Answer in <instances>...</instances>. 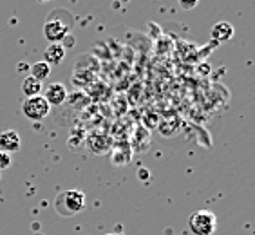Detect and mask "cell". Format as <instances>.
<instances>
[{"instance_id": "15", "label": "cell", "mask_w": 255, "mask_h": 235, "mask_svg": "<svg viewBox=\"0 0 255 235\" xmlns=\"http://www.w3.org/2000/svg\"><path fill=\"white\" fill-rule=\"evenodd\" d=\"M148 177H150V172H148V168H139V170H137V179L147 181Z\"/></svg>"}, {"instance_id": "3", "label": "cell", "mask_w": 255, "mask_h": 235, "mask_svg": "<svg viewBox=\"0 0 255 235\" xmlns=\"http://www.w3.org/2000/svg\"><path fill=\"white\" fill-rule=\"evenodd\" d=\"M71 27H73V20L71 18L64 20L49 15V18L45 20L44 24V36L49 44H60L71 33Z\"/></svg>"}, {"instance_id": "11", "label": "cell", "mask_w": 255, "mask_h": 235, "mask_svg": "<svg viewBox=\"0 0 255 235\" xmlns=\"http://www.w3.org/2000/svg\"><path fill=\"white\" fill-rule=\"evenodd\" d=\"M139 147L137 152H147L150 148V132H148L147 128H137L136 132H134V137H132V143H130V148L132 152Z\"/></svg>"}, {"instance_id": "1", "label": "cell", "mask_w": 255, "mask_h": 235, "mask_svg": "<svg viewBox=\"0 0 255 235\" xmlns=\"http://www.w3.org/2000/svg\"><path fill=\"white\" fill-rule=\"evenodd\" d=\"M85 208V194L82 190L71 188V190L62 192L56 197V210L64 216H74Z\"/></svg>"}, {"instance_id": "7", "label": "cell", "mask_w": 255, "mask_h": 235, "mask_svg": "<svg viewBox=\"0 0 255 235\" xmlns=\"http://www.w3.org/2000/svg\"><path fill=\"white\" fill-rule=\"evenodd\" d=\"M20 136L16 130H4L0 132V152H5V154H13V152L20 150Z\"/></svg>"}, {"instance_id": "14", "label": "cell", "mask_w": 255, "mask_h": 235, "mask_svg": "<svg viewBox=\"0 0 255 235\" xmlns=\"http://www.w3.org/2000/svg\"><path fill=\"white\" fill-rule=\"evenodd\" d=\"M11 163H13V159H11V154L0 152V170H5V168H9Z\"/></svg>"}, {"instance_id": "2", "label": "cell", "mask_w": 255, "mask_h": 235, "mask_svg": "<svg viewBox=\"0 0 255 235\" xmlns=\"http://www.w3.org/2000/svg\"><path fill=\"white\" fill-rule=\"evenodd\" d=\"M217 226V217L214 212L197 210L188 217V228L194 235H214Z\"/></svg>"}, {"instance_id": "8", "label": "cell", "mask_w": 255, "mask_h": 235, "mask_svg": "<svg viewBox=\"0 0 255 235\" xmlns=\"http://www.w3.org/2000/svg\"><path fill=\"white\" fill-rule=\"evenodd\" d=\"M65 58V49L62 44H49L44 51V62L47 65H60Z\"/></svg>"}, {"instance_id": "6", "label": "cell", "mask_w": 255, "mask_h": 235, "mask_svg": "<svg viewBox=\"0 0 255 235\" xmlns=\"http://www.w3.org/2000/svg\"><path fill=\"white\" fill-rule=\"evenodd\" d=\"M44 98L49 105H56V107H58V105H64L65 100L69 98L67 87H65L64 84H60V82L49 84L47 87H45Z\"/></svg>"}, {"instance_id": "16", "label": "cell", "mask_w": 255, "mask_h": 235, "mask_svg": "<svg viewBox=\"0 0 255 235\" xmlns=\"http://www.w3.org/2000/svg\"><path fill=\"white\" fill-rule=\"evenodd\" d=\"M197 2H190V4H187V2H181V7H185V9H192V7H196Z\"/></svg>"}, {"instance_id": "12", "label": "cell", "mask_w": 255, "mask_h": 235, "mask_svg": "<svg viewBox=\"0 0 255 235\" xmlns=\"http://www.w3.org/2000/svg\"><path fill=\"white\" fill-rule=\"evenodd\" d=\"M29 76H33L34 80H38L40 84L42 82H45V80L49 78L51 74V67L47 64H45L44 60H40V62H34L33 65H29Z\"/></svg>"}, {"instance_id": "4", "label": "cell", "mask_w": 255, "mask_h": 235, "mask_svg": "<svg viewBox=\"0 0 255 235\" xmlns=\"http://www.w3.org/2000/svg\"><path fill=\"white\" fill-rule=\"evenodd\" d=\"M51 111V105L45 102V98L40 94V96H34V98H27L22 105V113L24 116H27L31 121H40L44 119Z\"/></svg>"}, {"instance_id": "5", "label": "cell", "mask_w": 255, "mask_h": 235, "mask_svg": "<svg viewBox=\"0 0 255 235\" xmlns=\"http://www.w3.org/2000/svg\"><path fill=\"white\" fill-rule=\"evenodd\" d=\"M132 148H130V143L127 141H120L116 145L111 147V163L116 165V167H123V165H128L132 161Z\"/></svg>"}, {"instance_id": "18", "label": "cell", "mask_w": 255, "mask_h": 235, "mask_svg": "<svg viewBox=\"0 0 255 235\" xmlns=\"http://www.w3.org/2000/svg\"><path fill=\"white\" fill-rule=\"evenodd\" d=\"M105 235H122V234H113V232H111V234H105Z\"/></svg>"}, {"instance_id": "10", "label": "cell", "mask_w": 255, "mask_h": 235, "mask_svg": "<svg viewBox=\"0 0 255 235\" xmlns=\"http://www.w3.org/2000/svg\"><path fill=\"white\" fill-rule=\"evenodd\" d=\"M87 147L91 152L94 154H105V152L111 150V139L107 136H103V134H98V136H89L87 139Z\"/></svg>"}, {"instance_id": "9", "label": "cell", "mask_w": 255, "mask_h": 235, "mask_svg": "<svg viewBox=\"0 0 255 235\" xmlns=\"http://www.w3.org/2000/svg\"><path fill=\"white\" fill-rule=\"evenodd\" d=\"M210 36L214 42H228L234 36V25L230 22H217L210 31Z\"/></svg>"}, {"instance_id": "13", "label": "cell", "mask_w": 255, "mask_h": 235, "mask_svg": "<svg viewBox=\"0 0 255 235\" xmlns=\"http://www.w3.org/2000/svg\"><path fill=\"white\" fill-rule=\"evenodd\" d=\"M42 87H44V85L40 84L38 80H34L33 76H27V78L22 82V93H24L25 98L40 96V94H42Z\"/></svg>"}, {"instance_id": "17", "label": "cell", "mask_w": 255, "mask_h": 235, "mask_svg": "<svg viewBox=\"0 0 255 235\" xmlns=\"http://www.w3.org/2000/svg\"><path fill=\"white\" fill-rule=\"evenodd\" d=\"M18 71H29V65H27V64H18Z\"/></svg>"}]
</instances>
